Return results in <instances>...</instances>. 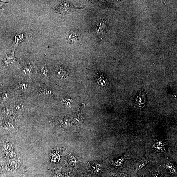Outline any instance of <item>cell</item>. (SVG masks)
<instances>
[{
    "mask_svg": "<svg viewBox=\"0 0 177 177\" xmlns=\"http://www.w3.org/2000/svg\"><path fill=\"white\" fill-rule=\"evenodd\" d=\"M95 79L99 84L102 86H105L107 83L106 79L101 73L97 72L95 76Z\"/></svg>",
    "mask_w": 177,
    "mask_h": 177,
    "instance_id": "cell-12",
    "label": "cell"
},
{
    "mask_svg": "<svg viewBox=\"0 0 177 177\" xmlns=\"http://www.w3.org/2000/svg\"><path fill=\"white\" fill-rule=\"evenodd\" d=\"M164 167L174 175H177L176 168L172 163L168 162L166 163L164 165Z\"/></svg>",
    "mask_w": 177,
    "mask_h": 177,
    "instance_id": "cell-14",
    "label": "cell"
},
{
    "mask_svg": "<svg viewBox=\"0 0 177 177\" xmlns=\"http://www.w3.org/2000/svg\"><path fill=\"white\" fill-rule=\"evenodd\" d=\"M146 93L144 90L140 91L136 99L135 104L139 107H143L145 105L146 101Z\"/></svg>",
    "mask_w": 177,
    "mask_h": 177,
    "instance_id": "cell-3",
    "label": "cell"
},
{
    "mask_svg": "<svg viewBox=\"0 0 177 177\" xmlns=\"http://www.w3.org/2000/svg\"><path fill=\"white\" fill-rule=\"evenodd\" d=\"M149 162V161L148 158L146 157L143 158L136 163L135 166L136 170L137 171H139L148 164Z\"/></svg>",
    "mask_w": 177,
    "mask_h": 177,
    "instance_id": "cell-11",
    "label": "cell"
},
{
    "mask_svg": "<svg viewBox=\"0 0 177 177\" xmlns=\"http://www.w3.org/2000/svg\"><path fill=\"white\" fill-rule=\"evenodd\" d=\"M79 34L76 32L69 33L67 36V40L70 43H76L79 40Z\"/></svg>",
    "mask_w": 177,
    "mask_h": 177,
    "instance_id": "cell-9",
    "label": "cell"
},
{
    "mask_svg": "<svg viewBox=\"0 0 177 177\" xmlns=\"http://www.w3.org/2000/svg\"><path fill=\"white\" fill-rule=\"evenodd\" d=\"M131 159L130 156L124 155L112 160L111 162V164L116 167L121 168L122 167V165L125 161Z\"/></svg>",
    "mask_w": 177,
    "mask_h": 177,
    "instance_id": "cell-6",
    "label": "cell"
},
{
    "mask_svg": "<svg viewBox=\"0 0 177 177\" xmlns=\"http://www.w3.org/2000/svg\"><path fill=\"white\" fill-rule=\"evenodd\" d=\"M115 177H128V176L124 172H121V173L117 174L115 176Z\"/></svg>",
    "mask_w": 177,
    "mask_h": 177,
    "instance_id": "cell-22",
    "label": "cell"
},
{
    "mask_svg": "<svg viewBox=\"0 0 177 177\" xmlns=\"http://www.w3.org/2000/svg\"><path fill=\"white\" fill-rule=\"evenodd\" d=\"M64 177H74V176L70 172H67L65 173Z\"/></svg>",
    "mask_w": 177,
    "mask_h": 177,
    "instance_id": "cell-23",
    "label": "cell"
},
{
    "mask_svg": "<svg viewBox=\"0 0 177 177\" xmlns=\"http://www.w3.org/2000/svg\"><path fill=\"white\" fill-rule=\"evenodd\" d=\"M76 8L69 2L63 1L60 2L58 7L54 8V10L60 14H64L72 12Z\"/></svg>",
    "mask_w": 177,
    "mask_h": 177,
    "instance_id": "cell-1",
    "label": "cell"
},
{
    "mask_svg": "<svg viewBox=\"0 0 177 177\" xmlns=\"http://www.w3.org/2000/svg\"><path fill=\"white\" fill-rule=\"evenodd\" d=\"M15 51L12 49V52L10 54L8 55L6 54L5 57L3 59V62L0 66L1 69L17 64V62L14 55Z\"/></svg>",
    "mask_w": 177,
    "mask_h": 177,
    "instance_id": "cell-2",
    "label": "cell"
},
{
    "mask_svg": "<svg viewBox=\"0 0 177 177\" xmlns=\"http://www.w3.org/2000/svg\"><path fill=\"white\" fill-rule=\"evenodd\" d=\"M67 160L68 164L71 167L76 168L79 162L78 158L73 154L70 153L67 157Z\"/></svg>",
    "mask_w": 177,
    "mask_h": 177,
    "instance_id": "cell-10",
    "label": "cell"
},
{
    "mask_svg": "<svg viewBox=\"0 0 177 177\" xmlns=\"http://www.w3.org/2000/svg\"><path fill=\"white\" fill-rule=\"evenodd\" d=\"M39 92L41 94L45 95V96L51 94L52 93L50 90H48L45 88H40L39 90Z\"/></svg>",
    "mask_w": 177,
    "mask_h": 177,
    "instance_id": "cell-17",
    "label": "cell"
},
{
    "mask_svg": "<svg viewBox=\"0 0 177 177\" xmlns=\"http://www.w3.org/2000/svg\"><path fill=\"white\" fill-rule=\"evenodd\" d=\"M152 177H161L160 175H159L158 174L156 173V172H154L152 174Z\"/></svg>",
    "mask_w": 177,
    "mask_h": 177,
    "instance_id": "cell-24",
    "label": "cell"
},
{
    "mask_svg": "<svg viewBox=\"0 0 177 177\" xmlns=\"http://www.w3.org/2000/svg\"><path fill=\"white\" fill-rule=\"evenodd\" d=\"M41 74L44 77H49V70L46 64L42 66L40 68Z\"/></svg>",
    "mask_w": 177,
    "mask_h": 177,
    "instance_id": "cell-15",
    "label": "cell"
},
{
    "mask_svg": "<svg viewBox=\"0 0 177 177\" xmlns=\"http://www.w3.org/2000/svg\"><path fill=\"white\" fill-rule=\"evenodd\" d=\"M144 177L143 176H141V177Z\"/></svg>",
    "mask_w": 177,
    "mask_h": 177,
    "instance_id": "cell-25",
    "label": "cell"
},
{
    "mask_svg": "<svg viewBox=\"0 0 177 177\" xmlns=\"http://www.w3.org/2000/svg\"><path fill=\"white\" fill-rule=\"evenodd\" d=\"M35 71L33 65L30 63L25 64L21 70L22 73L27 76H30Z\"/></svg>",
    "mask_w": 177,
    "mask_h": 177,
    "instance_id": "cell-7",
    "label": "cell"
},
{
    "mask_svg": "<svg viewBox=\"0 0 177 177\" xmlns=\"http://www.w3.org/2000/svg\"><path fill=\"white\" fill-rule=\"evenodd\" d=\"M62 103L64 105H66L68 107L71 106V99H64L62 100Z\"/></svg>",
    "mask_w": 177,
    "mask_h": 177,
    "instance_id": "cell-19",
    "label": "cell"
},
{
    "mask_svg": "<svg viewBox=\"0 0 177 177\" xmlns=\"http://www.w3.org/2000/svg\"><path fill=\"white\" fill-rule=\"evenodd\" d=\"M88 169L92 173L99 174L101 172L102 168L101 163L99 162H92L88 165Z\"/></svg>",
    "mask_w": 177,
    "mask_h": 177,
    "instance_id": "cell-4",
    "label": "cell"
},
{
    "mask_svg": "<svg viewBox=\"0 0 177 177\" xmlns=\"http://www.w3.org/2000/svg\"><path fill=\"white\" fill-rule=\"evenodd\" d=\"M62 168L60 169L54 170L53 177H62V174L61 173Z\"/></svg>",
    "mask_w": 177,
    "mask_h": 177,
    "instance_id": "cell-18",
    "label": "cell"
},
{
    "mask_svg": "<svg viewBox=\"0 0 177 177\" xmlns=\"http://www.w3.org/2000/svg\"><path fill=\"white\" fill-rule=\"evenodd\" d=\"M28 87V84L24 82H19L17 84V88L18 90L24 91Z\"/></svg>",
    "mask_w": 177,
    "mask_h": 177,
    "instance_id": "cell-16",
    "label": "cell"
},
{
    "mask_svg": "<svg viewBox=\"0 0 177 177\" xmlns=\"http://www.w3.org/2000/svg\"><path fill=\"white\" fill-rule=\"evenodd\" d=\"M152 148L154 151L157 152H166L165 144L162 141L159 139H156L154 141L152 145Z\"/></svg>",
    "mask_w": 177,
    "mask_h": 177,
    "instance_id": "cell-5",
    "label": "cell"
},
{
    "mask_svg": "<svg viewBox=\"0 0 177 177\" xmlns=\"http://www.w3.org/2000/svg\"><path fill=\"white\" fill-rule=\"evenodd\" d=\"M106 22L103 20L99 23L96 27V32L98 34L100 35L103 33L106 29Z\"/></svg>",
    "mask_w": 177,
    "mask_h": 177,
    "instance_id": "cell-13",
    "label": "cell"
},
{
    "mask_svg": "<svg viewBox=\"0 0 177 177\" xmlns=\"http://www.w3.org/2000/svg\"><path fill=\"white\" fill-rule=\"evenodd\" d=\"M21 104H17L16 106H15V110L16 111L17 113H19L21 111L22 107H21Z\"/></svg>",
    "mask_w": 177,
    "mask_h": 177,
    "instance_id": "cell-20",
    "label": "cell"
},
{
    "mask_svg": "<svg viewBox=\"0 0 177 177\" xmlns=\"http://www.w3.org/2000/svg\"><path fill=\"white\" fill-rule=\"evenodd\" d=\"M24 35L21 33L17 34L15 36L14 40H13L12 49L15 50L18 45L24 40Z\"/></svg>",
    "mask_w": 177,
    "mask_h": 177,
    "instance_id": "cell-8",
    "label": "cell"
},
{
    "mask_svg": "<svg viewBox=\"0 0 177 177\" xmlns=\"http://www.w3.org/2000/svg\"><path fill=\"white\" fill-rule=\"evenodd\" d=\"M7 97V95L5 93V94H3L0 95V101H3L6 99Z\"/></svg>",
    "mask_w": 177,
    "mask_h": 177,
    "instance_id": "cell-21",
    "label": "cell"
},
{
    "mask_svg": "<svg viewBox=\"0 0 177 177\" xmlns=\"http://www.w3.org/2000/svg\"><path fill=\"white\" fill-rule=\"evenodd\" d=\"M87 177H91L88 176H87Z\"/></svg>",
    "mask_w": 177,
    "mask_h": 177,
    "instance_id": "cell-26",
    "label": "cell"
}]
</instances>
